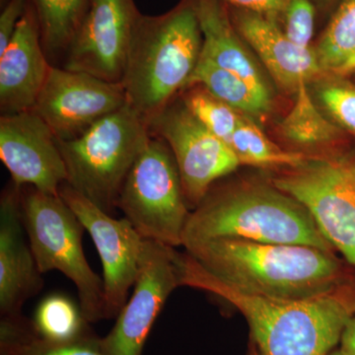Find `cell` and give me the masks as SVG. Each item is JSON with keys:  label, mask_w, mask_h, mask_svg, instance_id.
<instances>
[{"label": "cell", "mask_w": 355, "mask_h": 355, "mask_svg": "<svg viewBox=\"0 0 355 355\" xmlns=\"http://www.w3.org/2000/svg\"><path fill=\"white\" fill-rule=\"evenodd\" d=\"M202 34L193 0L142 15L121 86L128 108L147 125L183 90L200 60Z\"/></svg>", "instance_id": "3"}, {"label": "cell", "mask_w": 355, "mask_h": 355, "mask_svg": "<svg viewBox=\"0 0 355 355\" xmlns=\"http://www.w3.org/2000/svg\"><path fill=\"white\" fill-rule=\"evenodd\" d=\"M142 15L135 0H89L62 67L121 83Z\"/></svg>", "instance_id": "11"}, {"label": "cell", "mask_w": 355, "mask_h": 355, "mask_svg": "<svg viewBox=\"0 0 355 355\" xmlns=\"http://www.w3.org/2000/svg\"><path fill=\"white\" fill-rule=\"evenodd\" d=\"M291 113L280 123L287 140L299 146H323L336 139L338 130L324 118L311 99L307 84H301Z\"/></svg>", "instance_id": "24"}, {"label": "cell", "mask_w": 355, "mask_h": 355, "mask_svg": "<svg viewBox=\"0 0 355 355\" xmlns=\"http://www.w3.org/2000/svg\"><path fill=\"white\" fill-rule=\"evenodd\" d=\"M37 335L48 342L65 343L95 336L80 305L64 294L53 293L37 306L31 320Z\"/></svg>", "instance_id": "22"}, {"label": "cell", "mask_w": 355, "mask_h": 355, "mask_svg": "<svg viewBox=\"0 0 355 355\" xmlns=\"http://www.w3.org/2000/svg\"><path fill=\"white\" fill-rule=\"evenodd\" d=\"M179 270L181 286L214 294L244 315L261 355L330 354L355 314L343 289L303 300L256 295L217 279L187 253L179 254Z\"/></svg>", "instance_id": "1"}, {"label": "cell", "mask_w": 355, "mask_h": 355, "mask_svg": "<svg viewBox=\"0 0 355 355\" xmlns=\"http://www.w3.org/2000/svg\"><path fill=\"white\" fill-rule=\"evenodd\" d=\"M324 73L355 70V0H342L316 49Z\"/></svg>", "instance_id": "23"}, {"label": "cell", "mask_w": 355, "mask_h": 355, "mask_svg": "<svg viewBox=\"0 0 355 355\" xmlns=\"http://www.w3.org/2000/svg\"><path fill=\"white\" fill-rule=\"evenodd\" d=\"M22 216L42 275L58 270L71 280L89 323L106 319L104 282L89 266L83 246V224L60 195L30 186L21 191Z\"/></svg>", "instance_id": "6"}, {"label": "cell", "mask_w": 355, "mask_h": 355, "mask_svg": "<svg viewBox=\"0 0 355 355\" xmlns=\"http://www.w3.org/2000/svg\"><path fill=\"white\" fill-rule=\"evenodd\" d=\"M236 31L258 53L280 87L295 92L324 73L316 51L302 48L287 38L277 21L244 9L229 11Z\"/></svg>", "instance_id": "17"}, {"label": "cell", "mask_w": 355, "mask_h": 355, "mask_svg": "<svg viewBox=\"0 0 355 355\" xmlns=\"http://www.w3.org/2000/svg\"><path fill=\"white\" fill-rule=\"evenodd\" d=\"M118 207L144 240L183 246L191 212L176 161L164 140L151 135L123 183Z\"/></svg>", "instance_id": "7"}, {"label": "cell", "mask_w": 355, "mask_h": 355, "mask_svg": "<svg viewBox=\"0 0 355 355\" xmlns=\"http://www.w3.org/2000/svg\"><path fill=\"white\" fill-rule=\"evenodd\" d=\"M235 8L259 13L266 18L277 21L284 14L289 0H221Z\"/></svg>", "instance_id": "30"}, {"label": "cell", "mask_w": 355, "mask_h": 355, "mask_svg": "<svg viewBox=\"0 0 355 355\" xmlns=\"http://www.w3.org/2000/svg\"><path fill=\"white\" fill-rule=\"evenodd\" d=\"M327 355H347V354H345V352H343V350L340 349V347H338V349H335L331 350L330 354H328Z\"/></svg>", "instance_id": "32"}, {"label": "cell", "mask_w": 355, "mask_h": 355, "mask_svg": "<svg viewBox=\"0 0 355 355\" xmlns=\"http://www.w3.org/2000/svg\"><path fill=\"white\" fill-rule=\"evenodd\" d=\"M284 17V34L302 48H310L315 29V7L310 0H289Z\"/></svg>", "instance_id": "28"}, {"label": "cell", "mask_w": 355, "mask_h": 355, "mask_svg": "<svg viewBox=\"0 0 355 355\" xmlns=\"http://www.w3.org/2000/svg\"><path fill=\"white\" fill-rule=\"evenodd\" d=\"M202 85L235 111L251 118H263L272 109V101L259 94L239 76L200 58L184 88Z\"/></svg>", "instance_id": "19"}, {"label": "cell", "mask_w": 355, "mask_h": 355, "mask_svg": "<svg viewBox=\"0 0 355 355\" xmlns=\"http://www.w3.org/2000/svg\"><path fill=\"white\" fill-rule=\"evenodd\" d=\"M181 286L175 248L144 240L132 296L111 331L98 343L107 355H141L156 318L174 289Z\"/></svg>", "instance_id": "10"}, {"label": "cell", "mask_w": 355, "mask_h": 355, "mask_svg": "<svg viewBox=\"0 0 355 355\" xmlns=\"http://www.w3.org/2000/svg\"><path fill=\"white\" fill-rule=\"evenodd\" d=\"M60 196L88 231L103 266L106 319L118 317L135 286L144 239L127 218L116 219L79 195L69 184Z\"/></svg>", "instance_id": "13"}, {"label": "cell", "mask_w": 355, "mask_h": 355, "mask_svg": "<svg viewBox=\"0 0 355 355\" xmlns=\"http://www.w3.org/2000/svg\"><path fill=\"white\" fill-rule=\"evenodd\" d=\"M202 34L200 58L228 70L272 101V90L260 67L243 46L226 4L221 0H193Z\"/></svg>", "instance_id": "18"}, {"label": "cell", "mask_w": 355, "mask_h": 355, "mask_svg": "<svg viewBox=\"0 0 355 355\" xmlns=\"http://www.w3.org/2000/svg\"><path fill=\"white\" fill-rule=\"evenodd\" d=\"M4 0H0V3ZM89 0H30L36 15L44 51L51 64L64 62L78 31Z\"/></svg>", "instance_id": "20"}, {"label": "cell", "mask_w": 355, "mask_h": 355, "mask_svg": "<svg viewBox=\"0 0 355 355\" xmlns=\"http://www.w3.org/2000/svg\"><path fill=\"white\" fill-rule=\"evenodd\" d=\"M178 96L148 128L151 135L169 146L189 209H195L210 188L236 171L241 163L232 148L202 125Z\"/></svg>", "instance_id": "9"}, {"label": "cell", "mask_w": 355, "mask_h": 355, "mask_svg": "<svg viewBox=\"0 0 355 355\" xmlns=\"http://www.w3.org/2000/svg\"><path fill=\"white\" fill-rule=\"evenodd\" d=\"M232 148L241 165L254 167H298L307 156L300 153L282 150L252 121L243 118L231 137Z\"/></svg>", "instance_id": "25"}, {"label": "cell", "mask_w": 355, "mask_h": 355, "mask_svg": "<svg viewBox=\"0 0 355 355\" xmlns=\"http://www.w3.org/2000/svg\"><path fill=\"white\" fill-rule=\"evenodd\" d=\"M125 106L127 98L121 83L53 65L32 111L43 119L58 140H70Z\"/></svg>", "instance_id": "12"}, {"label": "cell", "mask_w": 355, "mask_h": 355, "mask_svg": "<svg viewBox=\"0 0 355 355\" xmlns=\"http://www.w3.org/2000/svg\"><path fill=\"white\" fill-rule=\"evenodd\" d=\"M249 355H261L260 352H259V350L257 349L256 345H253V347H252L251 350H250Z\"/></svg>", "instance_id": "33"}, {"label": "cell", "mask_w": 355, "mask_h": 355, "mask_svg": "<svg viewBox=\"0 0 355 355\" xmlns=\"http://www.w3.org/2000/svg\"><path fill=\"white\" fill-rule=\"evenodd\" d=\"M272 184L304 205L327 241L355 268V162L308 157Z\"/></svg>", "instance_id": "8"}, {"label": "cell", "mask_w": 355, "mask_h": 355, "mask_svg": "<svg viewBox=\"0 0 355 355\" xmlns=\"http://www.w3.org/2000/svg\"><path fill=\"white\" fill-rule=\"evenodd\" d=\"M98 340L93 336L73 343H51L37 335L31 320L22 314L0 321V355H107Z\"/></svg>", "instance_id": "21"}, {"label": "cell", "mask_w": 355, "mask_h": 355, "mask_svg": "<svg viewBox=\"0 0 355 355\" xmlns=\"http://www.w3.org/2000/svg\"><path fill=\"white\" fill-rule=\"evenodd\" d=\"M182 101L202 125L229 146L233 133L243 118L225 103L210 94L202 85H193L181 91Z\"/></svg>", "instance_id": "26"}, {"label": "cell", "mask_w": 355, "mask_h": 355, "mask_svg": "<svg viewBox=\"0 0 355 355\" xmlns=\"http://www.w3.org/2000/svg\"><path fill=\"white\" fill-rule=\"evenodd\" d=\"M0 159L17 186L60 195L67 182L58 139L34 111L0 116Z\"/></svg>", "instance_id": "14"}, {"label": "cell", "mask_w": 355, "mask_h": 355, "mask_svg": "<svg viewBox=\"0 0 355 355\" xmlns=\"http://www.w3.org/2000/svg\"><path fill=\"white\" fill-rule=\"evenodd\" d=\"M340 349L347 355H355V314L350 318L340 338Z\"/></svg>", "instance_id": "31"}, {"label": "cell", "mask_w": 355, "mask_h": 355, "mask_svg": "<svg viewBox=\"0 0 355 355\" xmlns=\"http://www.w3.org/2000/svg\"><path fill=\"white\" fill-rule=\"evenodd\" d=\"M151 133L128 105L98 121L76 139L58 140L67 183L113 216L128 173Z\"/></svg>", "instance_id": "5"}, {"label": "cell", "mask_w": 355, "mask_h": 355, "mask_svg": "<svg viewBox=\"0 0 355 355\" xmlns=\"http://www.w3.org/2000/svg\"><path fill=\"white\" fill-rule=\"evenodd\" d=\"M22 187L7 184L0 198V313L18 316L44 286L26 232L21 202Z\"/></svg>", "instance_id": "15"}, {"label": "cell", "mask_w": 355, "mask_h": 355, "mask_svg": "<svg viewBox=\"0 0 355 355\" xmlns=\"http://www.w3.org/2000/svg\"><path fill=\"white\" fill-rule=\"evenodd\" d=\"M31 4L6 50L0 53L1 116L32 111L51 67Z\"/></svg>", "instance_id": "16"}, {"label": "cell", "mask_w": 355, "mask_h": 355, "mask_svg": "<svg viewBox=\"0 0 355 355\" xmlns=\"http://www.w3.org/2000/svg\"><path fill=\"white\" fill-rule=\"evenodd\" d=\"M183 247L205 270L248 293L303 300L342 289V265L334 252L319 248L229 238Z\"/></svg>", "instance_id": "2"}, {"label": "cell", "mask_w": 355, "mask_h": 355, "mask_svg": "<svg viewBox=\"0 0 355 355\" xmlns=\"http://www.w3.org/2000/svg\"><path fill=\"white\" fill-rule=\"evenodd\" d=\"M327 111L340 125L355 133V88L340 81H324L317 90Z\"/></svg>", "instance_id": "27"}, {"label": "cell", "mask_w": 355, "mask_h": 355, "mask_svg": "<svg viewBox=\"0 0 355 355\" xmlns=\"http://www.w3.org/2000/svg\"><path fill=\"white\" fill-rule=\"evenodd\" d=\"M30 0H4L0 13V53L12 39L16 28L29 6Z\"/></svg>", "instance_id": "29"}, {"label": "cell", "mask_w": 355, "mask_h": 355, "mask_svg": "<svg viewBox=\"0 0 355 355\" xmlns=\"http://www.w3.org/2000/svg\"><path fill=\"white\" fill-rule=\"evenodd\" d=\"M216 238L335 250L304 205L273 184L210 188L189 216L183 246Z\"/></svg>", "instance_id": "4"}]
</instances>
